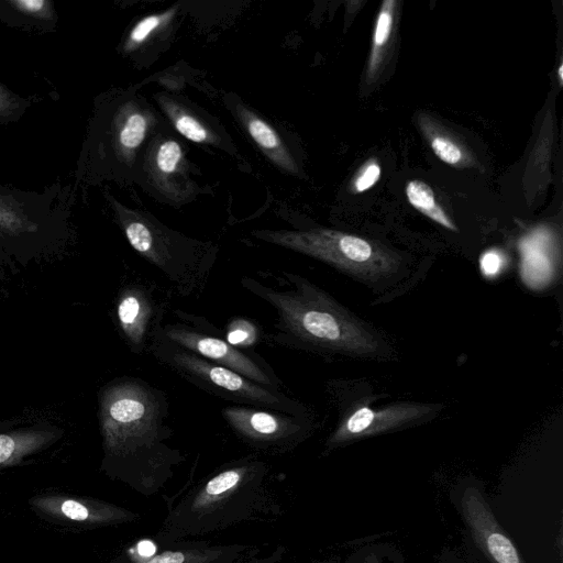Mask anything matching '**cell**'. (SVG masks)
I'll use <instances>...</instances> for the list:
<instances>
[{"instance_id": "4fadbf2b", "label": "cell", "mask_w": 563, "mask_h": 563, "mask_svg": "<svg viewBox=\"0 0 563 563\" xmlns=\"http://www.w3.org/2000/svg\"><path fill=\"white\" fill-rule=\"evenodd\" d=\"M463 509L475 539L495 563H522L476 490L465 492Z\"/></svg>"}, {"instance_id": "5bb4252c", "label": "cell", "mask_w": 563, "mask_h": 563, "mask_svg": "<svg viewBox=\"0 0 563 563\" xmlns=\"http://www.w3.org/2000/svg\"><path fill=\"white\" fill-rule=\"evenodd\" d=\"M62 430L36 426L0 432V470L25 464L62 438Z\"/></svg>"}, {"instance_id": "30bf717a", "label": "cell", "mask_w": 563, "mask_h": 563, "mask_svg": "<svg viewBox=\"0 0 563 563\" xmlns=\"http://www.w3.org/2000/svg\"><path fill=\"white\" fill-rule=\"evenodd\" d=\"M161 305L144 285L125 286L119 294L115 316L129 347L137 354L148 351L153 336L163 324Z\"/></svg>"}, {"instance_id": "3957f363", "label": "cell", "mask_w": 563, "mask_h": 563, "mask_svg": "<svg viewBox=\"0 0 563 563\" xmlns=\"http://www.w3.org/2000/svg\"><path fill=\"white\" fill-rule=\"evenodd\" d=\"M286 289L243 277V288L273 307L276 320L268 338L276 344L311 352L371 356L378 353L377 334L357 320L328 292L307 278L280 272Z\"/></svg>"}, {"instance_id": "52a82bcc", "label": "cell", "mask_w": 563, "mask_h": 563, "mask_svg": "<svg viewBox=\"0 0 563 563\" xmlns=\"http://www.w3.org/2000/svg\"><path fill=\"white\" fill-rule=\"evenodd\" d=\"M181 320L162 324L157 333L210 362L225 366L262 386L280 390L283 382L271 365L258 354L235 347L223 338L213 334L201 317L176 310Z\"/></svg>"}, {"instance_id": "277c9868", "label": "cell", "mask_w": 563, "mask_h": 563, "mask_svg": "<svg viewBox=\"0 0 563 563\" xmlns=\"http://www.w3.org/2000/svg\"><path fill=\"white\" fill-rule=\"evenodd\" d=\"M74 185L57 181L42 191L0 184V258L26 265L60 250L71 236Z\"/></svg>"}, {"instance_id": "9c48e42d", "label": "cell", "mask_w": 563, "mask_h": 563, "mask_svg": "<svg viewBox=\"0 0 563 563\" xmlns=\"http://www.w3.org/2000/svg\"><path fill=\"white\" fill-rule=\"evenodd\" d=\"M42 520L71 530L115 527L139 520L130 509L98 498L71 493L44 490L27 499Z\"/></svg>"}, {"instance_id": "2e32d148", "label": "cell", "mask_w": 563, "mask_h": 563, "mask_svg": "<svg viewBox=\"0 0 563 563\" xmlns=\"http://www.w3.org/2000/svg\"><path fill=\"white\" fill-rule=\"evenodd\" d=\"M236 111L247 133L263 153L282 169L296 174L297 164L279 134L266 121L243 106H238Z\"/></svg>"}, {"instance_id": "d4e9b609", "label": "cell", "mask_w": 563, "mask_h": 563, "mask_svg": "<svg viewBox=\"0 0 563 563\" xmlns=\"http://www.w3.org/2000/svg\"><path fill=\"white\" fill-rule=\"evenodd\" d=\"M380 167L375 162H368L362 167L360 174L354 180V188L356 192H362L373 187L379 179Z\"/></svg>"}, {"instance_id": "7c38bea8", "label": "cell", "mask_w": 563, "mask_h": 563, "mask_svg": "<svg viewBox=\"0 0 563 563\" xmlns=\"http://www.w3.org/2000/svg\"><path fill=\"white\" fill-rule=\"evenodd\" d=\"M432 411L431 405L396 404L382 409L358 407L341 420L331 433L327 445L332 448L361 435L389 431L422 419Z\"/></svg>"}, {"instance_id": "cb8c5ba5", "label": "cell", "mask_w": 563, "mask_h": 563, "mask_svg": "<svg viewBox=\"0 0 563 563\" xmlns=\"http://www.w3.org/2000/svg\"><path fill=\"white\" fill-rule=\"evenodd\" d=\"M430 145L434 154L446 164L459 165L464 161L461 147L446 136H433Z\"/></svg>"}, {"instance_id": "7a4b0ae2", "label": "cell", "mask_w": 563, "mask_h": 563, "mask_svg": "<svg viewBox=\"0 0 563 563\" xmlns=\"http://www.w3.org/2000/svg\"><path fill=\"white\" fill-rule=\"evenodd\" d=\"M280 510L269 465L245 456L181 493L168 506L156 539L165 547L197 541L239 523L274 519Z\"/></svg>"}, {"instance_id": "7402d4cb", "label": "cell", "mask_w": 563, "mask_h": 563, "mask_svg": "<svg viewBox=\"0 0 563 563\" xmlns=\"http://www.w3.org/2000/svg\"><path fill=\"white\" fill-rule=\"evenodd\" d=\"M183 159V148L175 140H165L155 152V167L165 176L174 174Z\"/></svg>"}, {"instance_id": "8fae6325", "label": "cell", "mask_w": 563, "mask_h": 563, "mask_svg": "<svg viewBox=\"0 0 563 563\" xmlns=\"http://www.w3.org/2000/svg\"><path fill=\"white\" fill-rule=\"evenodd\" d=\"M260 547L252 544H212L189 541L167 545L144 559L121 554L111 563H267Z\"/></svg>"}, {"instance_id": "603a6c76", "label": "cell", "mask_w": 563, "mask_h": 563, "mask_svg": "<svg viewBox=\"0 0 563 563\" xmlns=\"http://www.w3.org/2000/svg\"><path fill=\"white\" fill-rule=\"evenodd\" d=\"M394 1H385L383 3V7L380 9V12L377 18L376 27L374 32V40H373V54L371 58V66L372 69L376 63V56L378 49L385 45L387 42L391 25H393V5Z\"/></svg>"}, {"instance_id": "ac0fdd59", "label": "cell", "mask_w": 563, "mask_h": 563, "mask_svg": "<svg viewBox=\"0 0 563 563\" xmlns=\"http://www.w3.org/2000/svg\"><path fill=\"white\" fill-rule=\"evenodd\" d=\"M162 108L172 120L175 129L195 143H212L214 135L192 114L170 100H162Z\"/></svg>"}, {"instance_id": "ba28073f", "label": "cell", "mask_w": 563, "mask_h": 563, "mask_svg": "<svg viewBox=\"0 0 563 563\" xmlns=\"http://www.w3.org/2000/svg\"><path fill=\"white\" fill-rule=\"evenodd\" d=\"M223 420L246 445L267 454H282L295 449L311 430L309 417L246 405L225 406Z\"/></svg>"}, {"instance_id": "9a60e30c", "label": "cell", "mask_w": 563, "mask_h": 563, "mask_svg": "<svg viewBox=\"0 0 563 563\" xmlns=\"http://www.w3.org/2000/svg\"><path fill=\"white\" fill-rule=\"evenodd\" d=\"M0 22L22 31L53 33L58 14L51 0H0Z\"/></svg>"}, {"instance_id": "d6986e66", "label": "cell", "mask_w": 563, "mask_h": 563, "mask_svg": "<svg viewBox=\"0 0 563 563\" xmlns=\"http://www.w3.org/2000/svg\"><path fill=\"white\" fill-rule=\"evenodd\" d=\"M37 96H21L0 82V125L15 123L37 101Z\"/></svg>"}, {"instance_id": "4316f807", "label": "cell", "mask_w": 563, "mask_h": 563, "mask_svg": "<svg viewBox=\"0 0 563 563\" xmlns=\"http://www.w3.org/2000/svg\"><path fill=\"white\" fill-rule=\"evenodd\" d=\"M558 74H559L560 84H562V80H563V65L562 64L559 66Z\"/></svg>"}, {"instance_id": "44dd1931", "label": "cell", "mask_w": 563, "mask_h": 563, "mask_svg": "<svg viewBox=\"0 0 563 563\" xmlns=\"http://www.w3.org/2000/svg\"><path fill=\"white\" fill-rule=\"evenodd\" d=\"M224 339L235 347L250 350L260 341V329L249 320L234 319L228 324Z\"/></svg>"}, {"instance_id": "8992f818", "label": "cell", "mask_w": 563, "mask_h": 563, "mask_svg": "<svg viewBox=\"0 0 563 563\" xmlns=\"http://www.w3.org/2000/svg\"><path fill=\"white\" fill-rule=\"evenodd\" d=\"M252 234L366 282L388 277L399 266L396 254L363 238L334 230H257Z\"/></svg>"}, {"instance_id": "5b68a950", "label": "cell", "mask_w": 563, "mask_h": 563, "mask_svg": "<svg viewBox=\"0 0 563 563\" xmlns=\"http://www.w3.org/2000/svg\"><path fill=\"white\" fill-rule=\"evenodd\" d=\"M151 354L163 365L196 387L220 398L276 410L299 417H309L308 409L283 391L262 386L243 375L210 362L173 342L157 332L153 336Z\"/></svg>"}, {"instance_id": "ffe728a7", "label": "cell", "mask_w": 563, "mask_h": 563, "mask_svg": "<svg viewBox=\"0 0 563 563\" xmlns=\"http://www.w3.org/2000/svg\"><path fill=\"white\" fill-rule=\"evenodd\" d=\"M176 13L175 8H170L169 10L159 13L152 14L140 20L130 31L128 38L124 42L123 49L124 52H131L140 46L144 41L148 38V36L156 31L161 25L168 22L173 19Z\"/></svg>"}, {"instance_id": "484cf974", "label": "cell", "mask_w": 563, "mask_h": 563, "mask_svg": "<svg viewBox=\"0 0 563 563\" xmlns=\"http://www.w3.org/2000/svg\"><path fill=\"white\" fill-rule=\"evenodd\" d=\"M483 271L494 273L499 267V257L495 253H487L482 260Z\"/></svg>"}, {"instance_id": "e0dca14e", "label": "cell", "mask_w": 563, "mask_h": 563, "mask_svg": "<svg viewBox=\"0 0 563 563\" xmlns=\"http://www.w3.org/2000/svg\"><path fill=\"white\" fill-rule=\"evenodd\" d=\"M406 195L410 205L417 210L442 227L457 231L443 209L437 205L433 190L429 185L421 180H411L407 184Z\"/></svg>"}, {"instance_id": "6da1fadb", "label": "cell", "mask_w": 563, "mask_h": 563, "mask_svg": "<svg viewBox=\"0 0 563 563\" xmlns=\"http://www.w3.org/2000/svg\"><path fill=\"white\" fill-rule=\"evenodd\" d=\"M165 393L139 377L123 376L99 393L103 456L100 470L143 495L157 494L184 461L169 445Z\"/></svg>"}]
</instances>
